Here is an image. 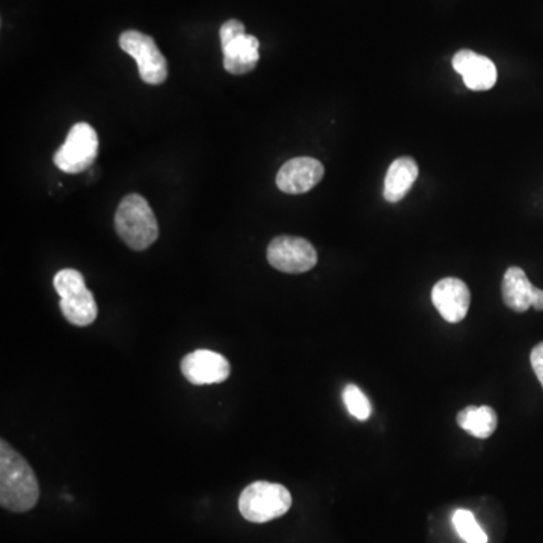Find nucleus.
I'll return each mask as SVG.
<instances>
[{"mask_svg":"<svg viewBox=\"0 0 543 543\" xmlns=\"http://www.w3.org/2000/svg\"><path fill=\"white\" fill-rule=\"evenodd\" d=\"M120 47L135 59L139 76L148 85H160L168 77V64L160 53L156 41L150 35L138 31H126L121 34Z\"/></svg>","mask_w":543,"mask_h":543,"instance_id":"423d86ee","label":"nucleus"},{"mask_svg":"<svg viewBox=\"0 0 543 543\" xmlns=\"http://www.w3.org/2000/svg\"><path fill=\"white\" fill-rule=\"evenodd\" d=\"M530 361L531 367H533L534 373H536L537 379H539L543 388V341L531 350Z\"/></svg>","mask_w":543,"mask_h":543,"instance_id":"6ab92c4d","label":"nucleus"},{"mask_svg":"<svg viewBox=\"0 0 543 543\" xmlns=\"http://www.w3.org/2000/svg\"><path fill=\"white\" fill-rule=\"evenodd\" d=\"M453 524L459 536L467 543H488V534L480 527L470 510L459 509L453 515Z\"/></svg>","mask_w":543,"mask_h":543,"instance_id":"dca6fc26","label":"nucleus"},{"mask_svg":"<svg viewBox=\"0 0 543 543\" xmlns=\"http://www.w3.org/2000/svg\"><path fill=\"white\" fill-rule=\"evenodd\" d=\"M420 174L417 162L412 157L403 156L394 160L385 175L384 198L396 204L408 195Z\"/></svg>","mask_w":543,"mask_h":543,"instance_id":"f8f14e48","label":"nucleus"},{"mask_svg":"<svg viewBox=\"0 0 543 543\" xmlns=\"http://www.w3.org/2000/svg\"><path fill=\"white\" fill-rule=\"evenodd\" d=\"M292 507V494L280 483L255 482L243 489L239 510L243 518L255 524L286 515Z\"/></svg>","mask_w":543,"mask_h":543,"instance_id":"20e7f679","label":"nucleus"},{"mask_svg":"<svg viewBox=\"0 0 543 543\" xmlns=\"http://www.w3.org/2000/svg\"><path fill=\"white\" fill-rule=\"evenodd\" d=\"M325 175L322 163L313 157H296L281 166L277 174V186L290 195L305 194L319 185Z\"/></svg>","mask_w":543,"mask_h":543,"instance_id":"1a4fd4ad","label":"nucleus"},{"mask_svg":"<svg viewBox=\"0 0 543 543\" xmlns=\"http://www.w3.org/2000/svg\"><path fill=\"white\" fill-rule=\"evenodd\" d=\"M344 405H346L347 411L350 415L359 421H367L372 417V405L370 400L367 399L366 394L359 390L356 385H347L343 391Z\"/></svg>","mask_w":543,"mask_h":543,"instance_id":"f3484780","label":"nucleus"},{"mask_svg":"<svg viewBox=\"0 0 543 543\" xmlns=\"http://www.w3.org/2000/svg\"><path fill=\"white\" fill-rule=\"evenodd\" d=\"M458 424L476 438L486 439L497 430V412L491 406H468L459 412Z\"/></svg>","mask_w":543,"mask_h":543,"instance_id":"2eb2a0df","label":"nucleus"},{"mask_svg":"<svg viewBox=\"0 0 543 543\" xmlns=\"http://www.w3.org/2000/svg\"><path fill=\"white\" fill-rule=\"evenodd\" d=\"M115 230L129 248L144 251L159 237V224L150 204L139 194L123 198L115 213Z\"/></svg>","mask_w":543,"mask_h":543,"instance_id":"f03ea898","label":"nucleus"},{"mask_svg":"<svg viewBox=\"0 0 543 543\" xmlns=\"http://www.w3.org/2000/svg\"><path fill=\"white\" fill-rule=\"evenodd\" d=\"M40 485L31 465L5 439L0 441V504L14 513L34 509Z\"/></svg>","mask_w":543,"mask_h":543,"instance_id":"f257e3e1","label":"nucleus"},{"mask_svg":"<svg viewBox=\"0 0 543 543\" xmlns=\"http://www.w3.org/2000/svg\"><path fill=\"white\" fill-rule=\"evenodd\" d=\"M453 68L464 77L467 88L488 91L497 83V67L491 59L473 50H461L453 56Z\"/></svg>","mask_w":543,"mask_h":543,"instance_id":"9b49d317","label":"nucleus"},{"mask_svg":"<svg viewBox=\"0 0 543 543\" xmlns=\"http://www.w3.org/2000/svg\"><path fill=\"white\" fill-rule=\"evenodd\" d=\"M536 287L530 283L521 267H509L504 274L501 293L503 301L515 313H525L531 308V299Z\"/></svg>","mask_w":543,"mask_h":543,"instance_id":"4468645a","label":"nucleus"},{"mask_svg":"<svg viewBox=\"0 0 543 543\" xmlns=\"http://www.w3.org/2000/svg\"><path fill=\"white\" fill-rule=\"evenodd\" d=\"M531 307H533L534 310L543 311V290L534 289Z\"/></svg>","mask_w":543,"mask_h":543,"instance_id":"aec40b11","label":"nucleus"},{"mask_svg":"<svg viewBox=\"0 0 543 543\" xmlns=\"http://www.w3.org/2000/svg\"><path fill=\"white\" fill-rule=\"evenodd\" d=\"M230 362L221 353L198 349L181 361V373L192 385H215L227 381L230 376Z\"/></svg>","mask_w":543,"mask_h":543,"instance_id":"6e6552de","label":"nucleus"},{"mask_svg":"<svg viewBox=\"0 0 543 543\" xmlns=\"http://www.w3.org/2000/svg\"><path fill=\"white\" fill-rule=\"evenodd\" d=\"M270 266L284 274H304L317 264V251L302 237H275L267 248Z\"/></svg>","mask_w":543,"mask_h":543,"instance_id":"0eeeda50","label":"nucleus"},{"mask_svg":"<svg viewBox=\"0 0 543 543\" xmlns=\"http://www.w3.org/2000/svg\"><path fill=\"white\" fill-rule=\"evenodd\" d=\"M243 34H246L243 23H240L239 20H228L221 28L222 47L228 46L231 41L237 40Z\"/></svg>","mask_w":543,"mask_h":543,"instance_id":"a211bd4d","label":"nucleus"},{"mask_svg":"<svg viewBox=\"0 0 543 543\" xmlns=\"http://www.w3.org/2000/svg\"><path fill=\"white\" fill-rule=\"evenodd\" d=\"M53 286L61 296L62 314L74 326H89L99 314L96 299L86 287L85 278L79 270L62 269L53 278Z\"/></svg>","mask_w":543,"mask_h":543,"instance_id":"7ed1b4c3","label":"nucleus"},{"mask_svg":"<svg viewBox=\"0 0 543 543\" xmlns=\"http://www.w3.org/2000/svg\"><path fill=\"white\" fill-rule=\"evenodd\" d=\"M432 302L442 319L448 323L462 322L470 310V289L459 278H444L433 287Z\"/></svg>","mask_w":543,"mask_h":543,"instance_id":"9d476101","label":"nucleus"},{"mask_svg":"<svg viewBox=\"0 0 543 543\" xmlns=\"http://www.w3.org/2000/svg\"><path fill=\"white\" fill-rule=\"evenodd\" d=\"M222 52L225 70L236 76L254 70L260 61V43L254 35L243 34L228 46L222 47Z\"/></svg>","mask_w":543,"mask_h":543,"instance_id":"ddd939ff","label":"nucleus"},{"mask_svg":"<svg viewBox=\"0 0 543 543\" xmlns=\"http://www.w3.org/2000/svg\"><path fill=\"white\" fill-rule=\"evenodd\" d=\"M99 153V136L88 123H77L64 145L56 151L53 162L67 174H79L93 165Z\"/></svg>","mask_w":543,"mask_h":543,"instance_id":"39448f33","label":"nucleus"}]
</instances>
